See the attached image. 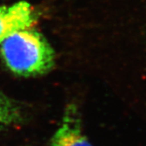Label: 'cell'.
Returning a JSON list of instances; mask_svg holds the SVG:
<instances>
[{"label": "cell", "mask_w": 146, "mask_h": 146, "mask_svg": "<svg viewBox=\"0 0 146 146\" xmlns=\"http://www.w3.org/2000/svg\"><path fill=\"white\" fill-rule=\"evenodd\" d=\"M6 66L22 76L46 74L54 66V51L45 36L33 29L19 31L1 43Z\"/></svg>", "instance_id": "cell-1"}, {"label": "cell", "mask_w": 146, "mask_h": 146, "mask_svg": "<svg viewBox=\"0 0 146 146\" xmlns=\"http://www.w3.org/2000/svg\"><path fill=\"white\" fill-rule=\"evenodd\" d=\"M37 21L33 6L21 1L11 6H0V45L17 32L32 29Z\"/></svg>", "instance_id": "cell-2"}, {"label": "cell", "mask_w": 146, "mask_h": 146, "mask_svg": "<svg viewBox=\"0 0 146 146\" xmlns=\"http://www.w3.org/2000/svg\"><path fill=\"white\" fill-rule=\"evenodd\" d=\"M49 146H93L84 135L76 105L67 106L59 127L52 136Z\"/></svg>", "instance_id": "cell-3"}, {"label": "cell", "mask_w": 146, "mask_h": 146, "mask_svg": "<svg viewBox=\"0 0 146 146\" xmlns=\"http://www.w3.org/2000/svg\"><path fill=\"white\" fill-rule=\"evenodd\" d=\"M23 120L20 106L6 95L0 94V131Z\"/></svg>", "instance_id": "cell-4"}]
</instances>
